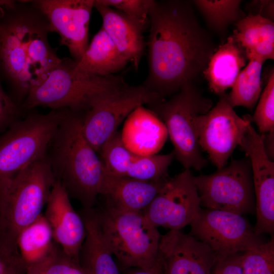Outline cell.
<instances>
[{"instance_id":"obj_1","label":"cell","mask_w":274,"mask_h":274,"mask_svg":"<svg viewBox=\"0 0 274 274\" xmlns=\"http://www.w3.org/2000/svg\"><path fill=\"white\" fill-rule=\"evenodd\" d=\"M191 3L154 1L150 10L148 73L143 85L164 98L193 83L216 50Z\"/></svg>"},{"instance_id":"obj_2","label":"cell","mask_w":274,"mask_h":274,"mask_svg":"<svg viewBox=\"0 0 274 274\" xmlns=\"http://www.w3.org/2000/svg\"><path fill=\"white\" fill-rule=\"evenodd\" d=\"M49 23L31 1H18L0 18V66L21 108L61 61L48 41Z\"/></svg>"},{"instance_id":"obj_3","label":"cell","mask_w":274,"mask_h":274,"mask_svg":"<svg viewBox=\"0 0 274 274\" xmlns=\"http://www.w3.org/2000/svg\"><path fill=\"white\" fill-rule=\"evenodd\" d=\"M84 113L66 109L46 157L55 180L70 197L78 200L85 209H91L100 195L105 171L101 160L83 134Z\"/></svg>"},{"instance_id":"obj_4","label":"cell","mask_w":274,"mask_h":274,"mask_svg":"<svg viewBox=\"0 0 274 274\" xmlns=\"http://www.w3.org/2000/svg\"><path fill=\"white\" fill-rule=\"evenodd\" d=\"M76 63L73 59L62 58L45 81L30 91L21 109L29 110L40 106L83 113L100 96L127 84L119 75L87 76L78 73L75 71Z\"/></svg>"},{"instance_id":"obj_5","label":"cell","mask_w":274,"mask_h":274,"mask_svg":"<svg viewBox=\"0 0 274 274\" xmlns=\"http://www.w3.org/2000/svg\"><path fill=\"white\" fill-rule=\"evenodd\" d=\"M95 213L107 245L124 268L150 269L161 264L158 257L161 234L142 212L106 205Z\"/></svg>"},{"instance_id":"obj_6","label":"cell","mask_w":274,"mask_h":274,"mask_svg":"<svg viewBox=\"0 0 274 274\" xmlns=\"http://www.w3.org/2000/svg\"><path fill=\"white\" fill-rule=\"evenodd\" d=\"M65 110L29 113L0 138V194L25 168L46 156Z\"/></svg>"},{"instance_id":"obj_7","label":"cell","mask_w":274,"mask_h":274,"mask_svg":"<svg viewBox=\"0 0 274 274\" xmlns=\"http://www.w3.org/2000/svg\"><path fill=\"white\" fill-rule=\"evenodd\" d=\"M164 124L174 147L175 157L185 169L200 170L208 161L203 157L194 125L195 116L208 112L213 106L193 84L182 86L169 99L148 105Z\"/></svg>"},{"instance_id":"obj_8","label":"cell","mask_w":274,"mask_h":274,"mask_svg":"<svg viewBox=\"0 0 274 274\" xmlns=\"http://www.w3.org/2000/svg\"><path fill=\"white\" fill-rule=\"evenodd\" d=\"M55 181L46 156L18 174L0 194V230L17 239L42 214Z\"/></svg>"},{"instance_id":"obj_9","label":"cell","mask_w":274,"mask_h":274,"mask_svg":"<svg viewBox=\"0 0 274 274\" xmlns=\"http://www.w3.org/2000/svg\"><path fill=\"white\" fill-rule=\"evenodd\" d=\"M200 207L239 215L255 212L256 202L249 158L232 160L211 174L193 176Z\"/></svg>"},{"instance_id":"obj_10","label":"cell","mask_w":274,"mask_h":274,"mask_svg":"<svg viewBox=\"0 0 274 274\" xmlns=\"http://www.w3.org/2000/svg\"><path fill=\"white\" fill-rule=\"evenodd\" d=\"M165 99L143 85L125 86L106 94L84 112L83 134L94 150L99 152L104 144L117 131L120 124L136 108Z\"/></svg>"},{"instance_id":"obj_11","label":"cell","mask_w":274,"mask_h":274,"mask_svg":"<svg viewBox=\"0 0 274 274\" xmlns=\"http://www.w3.org/2000/svg\"><path fill=\"white\" fill-rule=\"evenodd\" d=\"M190 234L207 245L221 258L264 243L254 227L242 215L201 209L189 224Z\"/></svg>"},{"instance_id":"obj_12","label":"cell","mask_w":274,"mask_h":274,"mask_svg":"<svg viewBox=\"0 0 274 274\" xmlns=\"http://www.w3.org/2000/svg\"><path fill=\"white\" fill-rule=\"evenodd\" d=\"M251 121L249 115L241 117L236 113L225 93L220 95L214 107L194 117L199 146L208 154L217 169L226 165Z\"/></svg>"},{"instance_id":"obj_13","label":"cell","mask_w":274,"mask_h":274,"mask_svg":"<svg viewBox=\"0 0 274 274\" xmlns=\"http://www.w3.org/2000/svg\"><path fill=\"white\" fill-rule=\"evenodd\" d=\"M201 208L190 169L168 178L151 203L142 211L155 227L180 230L189 225Z\"/></svg>"},{"instance_id":"obj_14","label":"cell","mask_w":274,"mask_h":274,"mask_svg":"<svg viewBox=\"0 0 274 274\" xmlns=\"http://www.w3.org/2000/svg\"><path fill=\"white\" fill-rule=\"evenodd\" d=\"M47 18L50 32L60 37L76 62L88 46L89 25L94 0L31 1Z\"/></svg>"},{"instance_id":"obj_15","label":"cell","mask_w":274,"mask_h":274,"mask_svg":"<svg viewBox=\"0 0 274 274\" xmlns=\"http://www.w3.org/2000/svg\"><path fill=\"white\" fill-rule=\"evenodd\" d=\"M250 161L259 235L274 232V163L269 157L260 134L250 124L239 145Z\"/></svg>"},{"instance_id":"obj_16","label":"cell","mask_w":274,"mask_h":274,"mask_svg":"<svg viewBox=\"0 0 274 274\" xmlns=\"http://www.w3.org/2000/svg\"><path fill=\"white\" fill-rule=\"evenodd\" d=\"M158 257L164 274H211L217 260L207 245L180 230L161 235Z\"/></svg>"},{"instance_id":"obj_17","label":"cell","mask_w":274,"mask_h":274,"mask_svg":"<svg viewBox=\"0 0 274 274\" xmlns=\"http://www.w3.org/2000/svg\"><path fill=\"white\" fill-rule=\"evenodd\" d=\"M70 198L64 187L55 180L44 216L51 227L54 239L62 252L79 263V253L86 236V229L82 216L75 211Z\"/></svg>"},{"instance_id":"obj_18","label":"cell","mask_w":274,"mask_h":274,"mask_svg":"<svg viewBox=\"0 0 274 274\" xmlns=\"http://www.w3.org/2000/svg\"><path fill=\"white\" fill-rule=\"evenodd\" d=\"M168 178L147 181L114 176L105 172L100 195L105 197L106 206L122 211L142 212L151 203Z\"/></svg>"},{"instance_id":"obj_19","label":"cell","mask_w":274,"mask_h":274,"mask_svg":"<svg viewBox=\"0 0 274 274\" xmlns=\"http://www.w3.org/2000/svg\"><path fill=\"white\" fill-rule=\"evenodd\" d=\"M94 8L101 17V27L119 52L137 71L145 50V27L121 12L104 6L97 0L94 1Z\"/></svg>"},{"instance_id":"obj_20","label":"cell","mask_w":274,"mask_h":274,"mask_svg":"<svg viewBox=\"0 0 274 274\" xmlns=\"http://www.w3.org/2000/svg\"><path fill=\"white\" fill-rule=\"evenodd\" d=\"M121 134L126 147L138 155L155 154L168 136L163 122L143 106L136 108L126 118Z\"/></svg>"},{"instance_id":"obj_21","label":"cell","mask_w":274,"mask_h":274,"mask_svg":"<svg viewBox=\"0 0 274 274\" xmlns=\"http://www.w3.org/2000/svg\"><path fill=\"white\" fill-rule=\"evenodd\" d=\"M86 236L80 251L79 264L86 274H120L101 232L95 211L85 209Z\"/></svg>"},{"instance_id":"obj_22","label":"cell","mask_w":274,"mask_h":274,"mask_svg":"<svg viewBox=\"0 0 274 274\" xmlns=\"http://www.w3.org/2000/svg\"><path fill=\"white\" fill-rule=\"evenodd\" d=\"M244 49L232 36L221 45L211 56L203 74L211 90L221 95L232 88L241 69L246 65Z\"/></svg>"},{"instance_id":"obj_23","label":"cell","mask_w":274,"mask_h":274,"mask_svg":"<svg viewBox=\"0 0 274 274\" xmlns=\"http://www.w3.org/2000/svg\"><path fill=\"white\" fill-rule=\"evenodd\" d=\"M127 62L101 27L76 62L75 71L87 76L106 77L121 70Z\"/></svg>"},{"instance_id":"obj_24","label":"cell","mask_w":274,"mask_h":274,"mask_svg":"<svg viewBox=\"0 0 274 274\" xmlns=\"http://www.w3.org/2000/svg\"><path fill=\"white\" fill-rule=\"evenodd\" d=\"M231 36L245 49L246 57L265 61L274 58V23L260 14H249L237 21Z\"/></svg>"},{"instance_id":"obj_25","label":"cell","mask_w":274,"mask_h":274,"mask_svg":"<svg viewBox=\"0 0 274 274\" xmlns=\"http://www.w3.org/2000/svg\"><path fill=\"white\" fill-rule=\"evenodd\" d=\"M16 242L27 268L51 259L60 248L54 239L48 221L43 214L19 232Z\"/></svg>"},{"instance_id":"obj_26","label":"cell","mask_w":274,"mask_h":274,"mask_svg":"<svg viewBox=\"0 0 274 274\" xmlns=\"http://www.w3.org/2000/svg\"><path fill=\"white\" fill-rule=\"evenodd\" d=\"M247 66L238 75L227 100L232 107H244L251 110L261 95V74L264 60L257 57L248 59Z\"/></svg>"},{"instance_id":"obj_27","label":"cell","mask_w":274,"mask_h":274,"mask_svg":"<svg viewBox=\"0 0 274 274\" xmlns=\"http://www.w3.org/2000/svg\"><path fill=\"white\" fill-rule=\"evenodd\" d=\"M193 4L205 18L210 26L218 32L223 33L229 24L243 18L241 1H193Z\"/></svg>"},{"instance_id":"obj_28","label":"cell","mask_w":274,"mask_h":274,"mask_svg":"<svg viewBox=\"0 0 274 274\" xmlns=\"http://www.w3.org/2000/svg\"><path fill=\"white\" fill-rule=\"evenodd\" d=\"M174 157L173 151L166 154L136 155L126 177L147 181L167 178L168 168Z\"/></svg>"},{"instance_id":"obj_29","label":"cell","mask_w":274,"mask_h":274,"mask_svg":"<svg viewBox=\"0 0 274 274\" xmlns=\"http://www.w3.org/2000/svg\"><path fill=\"white\" fill-rule=\"evenodd\" d=\"M100 153L105 172L117 177H126L135 156L124 144L121 132L117 131L101 147Z\"/></svg>"},{"instance_id":"obj_30","label":"cell","mask_w":274,"mask_h":274,"mask_svg":"<svg viewBox=\"0 0 274 274\" xmlns=\"http://www.w3.org/2000/svg\"><path fill=\"white\" fill-rule=\"evenodd\" d=\"M244 274H274V239L248 249L241 254Z\"/></svg>"},{"instance_id":"obj_31","label":"cell","mask_w":274,"mask_h":274,"mask_svg":"<svg viewBox=\"0 0 274 274\" xmlns=\"http://www.w3.org/2000/svg\"><path fill=\"white\" fill-rule=\"evenodd\" d=\"M255 111L251 117L261 136L274 134V72L271 71L266 85L260 95Z\"/></svg>"},{"instance_id":"obj_32","label":"cell","mask_w":274,"mask_h":274,"mask_svg":"<svg viewBox=\"0 0 274 274\" xmlns=\"http://www.w3.org/2000/svg\"><path fill=\"white\" fill-rule=\"evenodd\" d=\"M17 239L0 230V274H25L27 267L17 245Z\"/></svg>"},{"instance_id":"obj_33","label":"cell","mask_w":274,"mask_h":274,"mask_svg":"<svg viewBox=\"0 0 274 274\" xmlns=\"http://www.w3.org/2000/svg\"><path fill=\"white\" fill-rule=\"evenodd\" d=\"M101 4L121 12L145 28L154 0H97Z\"/></svg>"},{"instance_id":"obj_34","label":"cell","mask_w":274,"mask_h":274,"mask_svg":"<svg viewBox=\"0 0 274 274\" xmlns=\"http://www.w3.org/2000/svg\"><path fill=\"white\" fill-rule=\"evenodd\" d=\"M45 274H86L79 262L66 256L59 248L47 265Z\"/></svg>"},{"instance_id":"obj_35","label":"cell","mask_w":274,"mask_h":274,"mask_svg":"<svg viewBox=\"0 0 274 274\" xmlns=\"http://www.w3.org/2000/svg\"><path fill=\"white\" fill-rule=\"evenodd\" d=\"M22 112L21 108L5 92L0 84V128L7 124H12Z\"/></svg>"},{"instance_id":"obj_36","label":"cell","mask_w":274,"mask_h":274,"mask_svg":"<svg viewBox=\"0 0 274 274\" xmlns=\"http://www.w3.org/2000/svg\"><path fill=\"white\" fill-rule=\"evenodd\" d=\"M241 253L217 258L211 274H244L241 264Z\"/></svg>"},{"instance_id":"obj_37","label":"cell","mask_w":274,"mask_h":274,"mask_svg":"<svg viewBox=\"0 0 274 274\" xmlns=\"http://www.w3.org/2000/svg\"><path fill=\"white\" fill-rule=\"evenodd\" d=\"M127 274H164L162 264L158 266L150 269L133 268Z\"/></svg>"},{"instance_id":"obj_38","label":"cell","mask_w":274,"mask_h":274,"mask_svg":"<svg viewBox=\"0 0 274 274\" xmlns=\"http://www.w3.org/2000/svg\"><path fill=\"white\" fill-rule=\"evenodd\" d=\"M53 258L43 263L27 267L25 274H45L46 267Z\"/></svg>"},{"instance_id":"obj_39","label":"cell","mask_w":274,"mask_h":274,"mask_svg":"<svg viewBox=\"0 0 274 274\" xmlns=\"http://www.w3.org/2000/svg\"><path fill=\"white\" fill-rule=\"evenodd\" d=\"M15 3L14 1H0V18L4 15L6 9L13 5Z\"/></svg>"}]
</instances>
